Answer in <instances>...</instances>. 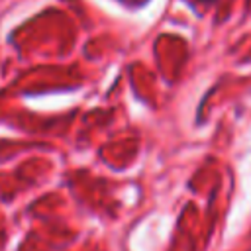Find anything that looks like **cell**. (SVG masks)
<instances>
[{
	"instance_id": "1",
	"label": "cell",
	"mask_w": 251,
	"mask_h": 251,
	"mask_svg": "<svg viewBox=\"0 0 251 251\" xmlns=\"http://www.w3.org/2000/svg\"><path fill=\"white\" fill-rule=\"evenodd\" d=\"M200 2H204V4H210V2H214V0H200Z\"/></svg>"
}]
</instances>
